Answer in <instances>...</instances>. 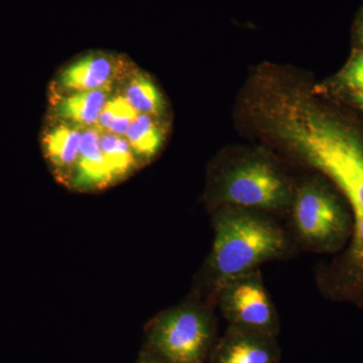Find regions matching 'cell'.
<instances>
[{"label": "cell", "mask_w": 363, "mask_h": 363, "mask_svg": "<svg viewBox=\"0 0 363 363\" xmlns=\"http://www.w3.org/2000/svg\"><path fill=\"white\" fill-rule=\"evenodd\" d=\"M83 130L56 121L45 126L40 138L43 152L55 178L70 187L77 164Z\"/></svg>", "instance_id": "obj_9"}, {"label": "cell", "mask_w": 363, "mask_h": 363, "mask_svg": "<svg viewBox=\"0 0 363 363\" xmlns=\"http://www.w3.org/2000/svg\"><path fill=\"white\" fill-rule=\"evenodd\" d=\"M294 193L279 167L262 157L235 162L219 176L215 187L219 207L247 208L266 213L290 209Z\"/></svg>", "instance_id": "obj_4"}, {"label": "cell", "mask_w": 363, "mask_h": 363, "mask_svg": "<svg viewBox=\"0 0 363 363\" xmlns=\"http://www.w3.org/2000/svg\"><path fill=\"white\" fill-rule=\"evenodd\" d=\"M121 93L140 114L160 118L166 111V102L161 91L143 72H135Z\"/></svg>", "instance_id": "obj_14"}, {"label": "cell", "mask_w": 363, "mask_h": 363, "mask_svg": "<svg viewBox=\"0 0 363 363\" xmlns=\"http://www.w3.org/2000/svg\"><path fill=\"white\" fill-rule=\"evenodd\" d=\"M316 283L327 298L363 308V212L353 214L352 234L343 250L318 267Z\"/></svg>", "instance_id": "obj_7"}, {"label": "cell", "mask_w": 363, "mask_h": 363, "mask_svg": "<svg viewBox=\"0 0 363 363\" xmlns=\"http://www.w3.org/2000/svg\"><path fill=\"white\" fill-rule=\"evenodd\" d=\"M362 28H363V26H362Z\"/></svg>", "instance_id": "obj_19"}, {"label": "cell", "mask_w": 363, "mask_h": 363, "mask_svg": "<svg viewBox=\"0 0 363 363\" xmlns=\"http://www.w3.org/2000/svg\"><path fill=\"white\" fill-rule=\"evenodd\" d=\"M339 80L350 89L363 90V52L346 66Z\"/></svg>", "instance_id": "obj_17"}, {"label": "cell", "mask_w": 363, "mask_h": 363, "mask_svg": "<svg viewBox=\"0 0 363 363\" xmlns=\"http://www.w3.org/2000/svg\"><path fill=\"white\" fill-rule=\"evenodd\" d=\"M353 96H354L355 101L357 102L358 105H360L363 108V90L355 91Z\"/></svg>", "instance_id": "obj_18"}, {"label": "cell", "mask_w": 363, "mask_h": 363, "mask_svg": "<svg viewBox=\"0 0 363 363\" xmlns=\"http://www.w3.org/2000/svg\"><path fill=\"white\" fill-rule=\"evenodd\" d=\"M112 94L113 88L72 93L52 90L50 102L57 121L81 130L98 128L105 104Z\"/></svg>", "instance_id": "obj_11"}, {"label": "cell", "mask_w": 363, "mask_h": 363, "mask_svg": "<svg viewBox=\"0 0 363 363\" xmlns=\"http://www.w3.org/2000/svg\"><path fill=\"white\" fill-rule=\"evenodd\" d=\"M259 109L277 140L328 177L351 211H363V143L354 130L297 92L272 93Z\"/></svg>", "instance_id": "obj_1"}, {"label": "cell", "mask_w": 363, "mask_h": 363, "mask_svg": "<svg viewBox=\"0 0 363 363\" xmlns=\"http://www.w3.org/2000/svg\"><path fill=\"white\" fill-rule=\"evenodd\" d=\"M293 229L310 252L336 255L346 247L353 229L352 212L321 181L310 180L294 193Z\"/></svg>", "instance_id": "obj_3"}, {"label": "cell", "mask_w": 363, "mask_h": 363, "mask_svg": "<svg viewBox=\"0 0 363 363\" xmlns=\"http://www.w3.org/2000/svg\"><path fill=\"white\" fill-rule=\"evenodd\" d=\"M101 149V130H83L80 152L70 188L80 192L104 190L114 183Z\"/></svg>", "instance_id": "obj_12"}, {"label": "cell", "mask_w": 363, "mask_h": 363, "mask_svg": "<svg viewBox=\"0 0 363 363\" xmlns=\"http://www.w3.org/2000/svg\"><path fill=\"white\" fill-rule=\"evenodd\" d=\"M125 138L140 162H149L161 150L166 133L160 118L138 114L126 133Z\"/></svg>", "instance_id": "obj_13"}, {"label": "cell", "mask_w": 363, "mask_h": 363, "mask_svg": "<svg viewBox=\"0 0 363 363\" xmlns=\"http://www.w3.org/2000/svg\"><path fill=\"white\" fill-rule=\"evenodd\" d=\"M123 67V62L111 55L91 52L59 72L55 91L72 93L114 88L124 74Z\"/></svg>", "instance_id": "obj_8"}, {"label": "cell", "mask_w": 363, "mask_h": 363, "mask_svg": "<svg viewBox=\"0 0 363 363\" xmlns=\"http://www.w3.org/2000/svg\"><path fill=\"white\" fill-rule=\"evenodd\" d=\"M211 307L201 300L169 308L150 325V340L168 363H202L214 336Z\"/></svg>", "instance_id": "obj_5"}, {"label": "cell", "mask_w": 363, "mask_h": 363, "mask_svg": "<svg viewBox=\"0 0 363 363\" xmlns=\"http://www.w3.org/2000/svg\"><path fill=\"white\" fill-rule=\"evenodd\" d=\"M214 240L205 272L210 294L228 279L259 269L291 252V240L266 212L219 207L213 217Z\"/></svg>", "instance_id": "obj_2"}, {"label": "cell", "mask_w": 363, "mask_h": 363, "mask_svg": "<svg viewBox=\"0 0 363 363\" xmlns=\"http://www.w3.org/2000/svg\"><path fill=\"white\" fill-rule=\"evenodd\" d=\"M214 298L230 326L272 336L278 330V314L259 269L228 279Z\"/></svg>", "instance_id": "obj_6"}, {"label": "cell", "mask_w": 363, "mask_h": 363, "mask_svg": "<svg viewBox=\"0 0 363 363\" xmlns=\"http://www.w3.org/2000/svg\"><path fill=\"white\" fill-rule=\"evenodd\" d=\"M138 114L123 93H113L105 104L98 128L102 133L125 136Z\"/></svg>", "instance_id": "obj_16"}, {"label": "cell", "mask_w": 363, "mask_h": 363, "mask_svg": "<svg viewBox=\"0 0 363 363\" xmlns=\"http://www.w3.org/2000/svg\"><path fill=\"white\" fill-rule=\"evenodd\" d=\"M278 359L274 336L233 326L213 352V363H277Z\"/></svg>", "instance_id": "obj_10"}, {"label": "cell", "mask_w": 363, "mask_h": 363, "mask_svg": "<svg viewBox=\"0 0 363 363\" xmlns=\"http://www.w3.org/2000/svg\"><path fill=\"white\" fill-rule=\"evenodd\" d=\"M101 149L116 182L130 176L140 162L125 136L101 131Z\"/></svg>", "instance_id": "obj_15"}]
</instances>
